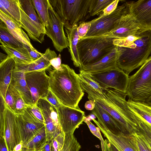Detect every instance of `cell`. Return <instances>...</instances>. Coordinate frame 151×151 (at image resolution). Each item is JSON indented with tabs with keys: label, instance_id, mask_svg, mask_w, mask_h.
<instances>
[{
	"label": "cell",
	"instance_id": "7",
	"mask_svg": "<svg viewBox=\"0 0 151 151\" xmlns=\"http://www.w3.org/2000/svg\"><path fill=\"white\" fill-rule=\"evenodd\" d=\"M129 9L128 2L118 6L111 14L107 15L101 14L98 17L88 22L91 25L83 38L101 36L108 33L118 25L122 17Z\"/></svg>",
	"mask_w": 151,
	"mask_h": 151
},
{
	"label": "cell",
	"instance_id": "14",
	"mask_svg": "<svg viewBox=\"0 0 151 151\" xmlns=\"http://www.w3.org/2000/svg\"><path fill=\"white\" fill-rule=\"evenodd\" d=\"M21 141L23 146L44 126L26 109L21 114H16Z\"/></svg>",
	"mask_w": 151,
	"mask_h": 151
},
{
	"label": "cell",
	"instance_id": "27",
	"mask_svg": "<svg viewBox=\"0 0 151 151\" xmlns=\"http://www.w3.org/2000/svg\"><path fill=\"white\" fill-rule=\"evenodd\" d=\"M131 109L142 120L151 126V106L145 102L127 101Z\"/></svg>",
	"mask_w": 151,
	"mask_h": 151
},
{
	"label": "cell",
	"instance_id": "12",
	"mask_svg": "<svg viewBox=\"0 0 151 151\" xmlns=\"http://www.w3.org/2000/svg\"><path fill=\"white\" fill-rule=\"evenodd\" d=\"M45 70L25 73L26 81L31 92L33 104L44 98L50 90L49 78Z\"/></svg>",
	"mask_w": 151,
	"mask_h": 151
},
{
	"label": "cell",
	"instance_id": "34",
	"mask_svg": "<svg viewBox=\"0 0 151 151\" xmlns=\"http://www.w3.org/2000/svg\"><path fill=\"white\" fill-rule=\"evenodd\" d=\"M114 0H90L89 13L90 16H93L103 11Z\"/></svg>",
	"mask_w": 151,
	"mask_h": 151
},
{
	"label": "cell",
	"instance_id": "26",
	"mask_svg": "<svg viewBox=\"0 0 151 151\" xmlns=\"http://www.w3.org/2000/svg\"><path fill=\"white\" fill-rule=\"evenodd\" d=\"M0 46L8 56L14 59L16 64H27L34 61L25 45L24 47L14 48L1 44Z\"/></svg>",
	"mask_w": 151,
	"mask_h": 151
},
{
	"label": "cell",
	"instance_id": "36",
	"mask_svg": "<svg viewBox=\"0 0 151 151\" xmlns=\"http://www.w3.org/2000/svg\"><path fill=\"white\" fill-rule=\"evenodd\" d=\"M81 146L73 134L65 135L63 147L60 151H79Z\"/></svg>",
	"mask_w": 151,
	"mask_h": 151
},
{
	"label": "cell",
	"instance_id": "10",
	"mask_svg": "<svg viewBox=\"0 0 151 151\" xmlns=\"http://www.w3.org/2000/svg\"><path fill=\"white\" fill-rule=\"evenodd\" d=\"M48 12L49 20L48 25L45 27L46 35L52 40L55 49L61 52L68 47V40L64 30V23L49 1Z\"/></svg>",
	"mask_w": 151,
	"mask_h": 151
},
{
	"label": "cell",
	"instance_id": "23",
	"mask_svg": "<svg viewBox=\"0 0 151 151\" xmlns=\"http://www.w3.org/2000/svg\"><path fill=\"white\" fill-rule=\"evenodd\" d=\"M16 66V63L14 59L8 56L0 63V93L4 99Z\"/></svg>",
	"mask_w": 151,
	"mask_h": 151
},
{
	"label": "cell",
	"instance_id": "16",
	"mask_svg": "<svg viewBox=\"0 0 151 151\" xmlns=\"http://www.w3.org/2000/svg\"><path fill=\"white\" fill-rule=\"evenodd\" d=\"M142 30L130 13L129 6L128 10L122 17L117 26L110 32L100 36L114 39L122 38L135 35Z\"/></svg>",
	"mask_w": 151,
	"mask_h": 151
},
{
	"label": "cell",
	"instance_id": "31",
	"mask_svg": "<svg viewBox=\"0 0 151 151\" xmlns=\"http://www.w3.org/2000/svg\"><path fill=\"white\" fill-rule=\"evenodd\" d=\"M32 1L38 17L45 27H47L49 20L48 0H32Z\"/></svg>",
	"mask_w": 151,
	"mask_h": 151
},
{
	"label": "cell",
	"instance_id": "54",
	"mask_svg": "<svg viewBox=\"0 0 151 151\" xmlns=\"http://www.w3.org/2000/svg\"><path fill=\"white\" fill-rule=\"evenodd\" d=\"M145 103L151 106V96L146 101Z\"/></svg>",
	"mask_w": 151,
	"mask_h": 151
},
{
	"label": "cell",
	"instance_id": "17",
	"mask_svg": "<svg viewBox=\"0 0 151 151\" xmlns=\"http://www.w3.org/2000/svg\"><path fill=\"white\" fill-rule=\"evenodd\" d=\"M21 20L20 26L27 32L33 40L42 43L46 33L45 27L31 19L23 10L20 6Z\"/></svg>",
	"mask_w": 151,
	"mask_h": 151
},
{
	"label": "cell",
	"instance_id": "9",
	"mask_svg": "<svg viewBox=\"0 0 151 151\" xmlns=\"http://www.w3.org/2000/svg\"><path fill=\"white\" fill-rule=\"evenodd\" d=\"M0 137L4 138L8 151H13L22 141L16 114L6 104L4 117L0 119Z\"/></svg>",
	"mask_w": 151,
	"mask_h": 151
},
{
	"label": "cell",
	"instance_id": "45",
	"mask_svg": "<svg viewBox=\"0 0 151 151\" xmlns=\"http://www.w3.org/2000/svg\"><path fill=\"white\" fill-rule=\"evenodd\" d=\"M119 1V0H114L104 9L101 14L103 15H107L111 14L116 8Z\"/></svg>",
	"mask_w": 151,
	"mask_h": 151
},
{
	"label": "cell",
	"instance_id": "49",
	"mask_svg": "<svg viewBox=\"0 0 151 151\" xmlns=\"http://www.w3.org/2000/svg\"><path fill=\"white\" fill-rule=\"evenodd\" d=\"M95 105V102L94 101L89 100L85 103L84 107L86 110L92 111L94 108Z\"/></svg>",
	"mask_w": 151,
	"mask_h": 151
},
{
	"label": "cell",
	"instance_id": "19",
	"mask_svg": "<svg viewBox=\"0 0 151 151\" xmlns=\"http://www.w3.org/2000/svg\"><path fill=\"white\" fill-rule=\"evenodd\" d=\"M118 51L117 47L109 54L98 62L84 66L79 70L88 73L102 72L116 69L117 63Z\"/></svg>",
	"mask_w": 151,
	"mask_h": 151
},
{
	"label": "cell",
	"instance_id": "35",
	"mask_svg": "<svg viewBox=\"0 0 151 151\" xmlns=\"http://www.w3.org/2000/svg\"><path fill=\"white\" fill-rule=\"evenodd\" d=\"M15 102L14 112L16 114H21L25 110L27 105L19 91L10 84Z\"/></svg>",
	"mask_w": 151,
	"mask_h": 151
},
{
	"label": "cell",
	"instance_id": "29",
	"mask_svg": "<svg viewBox=\"0 0 151 151\" xmlns=\"http://www.w3.org/2000/svg\"><path fill=\"white\" fill-rule=\"evenodd\" d=\"M0 4L6 9L10 17L20 25L21 13L19 0H0Z\"/></svg>",
	"mask_w": 151,
	"mask_h": 151
},
{
	"label": "cell",
	"instance_id": "50",
	"mask_svg": "<svg viewBox=\"0 0 151 151\" xmlns=\"http://www.w3.org/2000/svg\"><path fill=\"white\" fill-rule=\"evenodd\" d=\"M0 151H8L5 140L1 137H0Z\"/></svg>",
	"mask_w": 151,
	"mask_h": 151
},
{
	"label": "cell",
	"instance_id": "32",
	"mask_svg": "<svg viewBox=\"0 0 151 151\" xmlns=\"http://www.w3.org/2000/svg\"><path fill=\"white\" fill-rule=\"evenodd\" d=\"M129 141L137 151H151L148 144L136 132L126 134Z\"/></svg>",
	"mask_w": 151,
	"mask_h": 151
},
{
	"label": "cell",
	"instance_id": "37",
	"mask_svg": "<svg viewBox=\"0 0 151 151\" xmlns=\"http://www.w3.org/2000/svg\"><path fill=\"white\" fill-rule=\"evenodd\" d=\"M141 119L136 133L144 138L151 149V126Z\"/></svg>",
	"mask_w": 151,
	"mask_h": 151
},
{
	"label": "cell",
	"instance_id": "48",
	"mask_svg": "<svg viewBox=\"0 0 151 151\" xmlns=\"http://www.w3.org/2000/svg\"><path fill=\"white\" fill-rule=\"evenodd\" d=\"M37 151H55L51 141H47L41 148Z\"/></svg>",
	"mask_w": 151,
	"mask_h": 151
},
{
	"label": "cell",
	"instance_id": "47",
	"mask_svg": "<svg viewBox=\"0 0 151 151\" xmlns=\"http://www.w3.org/2000/svg\"><path fill=\"white\" fill-rule=\"evenodd\" d=\"M51 65L54 69L60 70L62 68L61 56L60 54L58 56L55 58L50 61Z\"/></svg>",
	"mask_w": 151,
	"mask_h": 151
},
{
	"label": "cell",
	"instance_id": "28",
	"mask_svg": "<svg viewBox=\"0 0 151 151\" xmlns=\"http://www.w3.org/2000/svg\"><path fill=\"white\" fill-rule=\"evenodd\" d=\"M0 42L1 44L6 45L14 48L25 47L24 45L17 40L8 31L6 25L1 19Z\"/></svg>",
	"mask_w": 151,
	"mask_h": 151
},
{
	"label": "cell",
	"instance_id": "55",
	"mask_svg": "<svg viewBox=\"0 0 151 151\" xmlns=\"http://www.w3.org/2000/svg\"><path fill=\"white\" fill-rule=\"evenodd\" d=\"M21 151H33L31 150H29L25 148L22 147Z\"/></svg>",
	"mask_w": 151,
	"mask_h": 151
},
{
	"label": "cell",
	"instance_id": "18",
	"mask_svg": "<svg viewBox=\"0 0 151 151\" xmlns=\"http://www.w3.org/2000/svg\"><path fill=\"white\" fill-rule=\"evenodd\" d=\"M94 108L91 111L98 119V122L106 130L115 134L128 133L120 123L111 115L95 102Z\"/></svg>",
	"mask_w": 151,
	"mask_h": 151
},
{
	"label": "cell",
	"instance_id": "21",
	"mask_svg": "<svg viewBox=\"0 0 151 151\" xmlns=\"http://www.w3.org/2000/svg\"><path fill=\"white\" fill-rule=\"evenodd\" d=\"M93 120L104 137L118 151H137L130 142L126 134L122 133L113 134L104 129L95 119Z\"/></svg>",
	"mask_w": 151,
	"mask_h": 151
},
{
	"label": "cell",
	"instance_id": "33",
	"mask_svg": "<svg viewBox=\"0 0 151 151\" xmlns=\"http://www.w3.org/2000/svg\"><path fill=\"white\" fill-rule=\"evenodd\" d=\"M19 0L21 8L31 19L38 23L44 24L35 12L32 0Z\"/></svg>",
	"mask_w": 151,
	"mask_h": 151
},
{
	"label": "cell",
	"instance_id": "20",
	"mask_svg": "<svg viewBox=\"0 0 151 151\" xmlns=\"http://www.w3.org/2000/svg\"><path fill=\"white\" fill-rule=\"evenodd\" d=\"M58 57L54 51L47 48L42 56L38 59L27 64H16L14 70L24 73L45 70L51 66L50 61Z\"/></svg>",
	"mask_w": 151,
	"mask_h": 151
},
{
	"label": "cell",
	"instance_id": "8",
	"mask_svg": "<svg viewBox=\"0 0 151 151\" xmlns=\"http://www.w3.org/2000/svg\"><path fill=\"white\" fill-rule=\"evenodd\" d=\"M86 73L104 90L111 88L126 93L129 76L118 68L100 73Z\"/></svg>",
	"mask_w": 151,
	"mask_h": 151
},
{
	"label": "cell",
	"instance_id": "4",
	"mask_svg": "<svg viewBox=\"0 0 151 151\" xmlns=\"http://www.w3.org/2000/svg\"><path fill=\"white\" fill-rule=\"evenodd\" d=\"M114 38L103 36L82 38L77 45L81 69L84 66L95 63L110 53L116 46Z\"/></svg>",
	"mask_w": 151,
	"mask_h": 151
},
{
	"label": "cell",
	"instance_id": "38",
	"mask_svg": "<svg viewBox=\"0 0 151 151\" xmlns=\"http://www.w3.org/2000/svg\"><path fill=\"white\" fill-rule=\"evenodd\" d=\"M143 30H142L135 35H130L124 38L114 39L113 44L117 46L127 47L139 37Z\"/></svg>",
	"mask_w": 151,
	"mask_h": 151
},
{
	"label": "cell",
	"instance_id": "5",
	"mask_svg": "<svg viewBox=\"0 0 151 151\" xmlns=\"http://www.w3.org/2000/svg\"><path fill=\"white\" fill-rule=\"evenodd\" d=\"M132 101L145 102L151 96V56L129 76L126 93Z\"/></svg>",
	"mask_w": 151,
	"mask_h": 151
},
{
	"label": "cell",
	"instance_id": "22",
	"mask_svg": "<svg viewBox=\"0 0 151 151\" xmlns=\"http://www.w3.org/2000/svg\"><path fill=\"white\" fill-rule=\"evenodd\" d=\"M64 23L68 40L69 51L70 54L71 59L74 65L80 69L81 65L77 49V45L79 40L77 31L78 25L75 24L71 25L68 22Z\"/></svg>",
	"mask_w": 151,
	"mask_h": 151
},
{
	"label": "cell",
	"instance_id": "40",
	"mask_svg": "<svg viewBox=\"0 0 151 151\" xmlns=\"http://www.w3.org/2000/svg\"><path fill=\"white\" fill-rule=\"evenodd\" d=\"M25 109L35 119L44 124V121L42 111L36 104L27 105Z\"/></svg>",
	"mask_w": 151,
	"mask_h": 151
},
{
	"label": "cell",
	"instance_id": "53",
	"mask_svg": "<svg viewBox=\"0 0 151 151\" xmlns=\"http://www.w3.org/2000/svg\"><path fill=\"white\" fill-rule=\"evenodd\" d=\"M8 57V56L7 55H6L1 52L0 54V63L1 62L6 59Z\"/></svg>",
	"mask_w": 151,
	"mask_h": 151
},
{
	"label": "cell",
	"instance_id": "51",
	"mask_svg": "<svg viewBox=\"0 0 151 151\" xmlns=\"http://www.w3.org/2000/svg\"><path fill=\"white\" fill-rule=\"evenodd\" d=\"M104 144L105 147L104 151H113L111 143L107 139L104 140Z\"/></svg>",
	"mask_w": 151,
	"mask_h": 151
},
{
	"label": "cell",
	"instance_id": "1",
	"mask_svg": "<svg viewBox=\"0 0 151 151\" xmlns=\"http://www.w3.org/2000/svg\"><path fill=\"white\" fill-rule=\"evenodd\" d=\"M83 91L88 94L89 100H93L113 117L128 134L136 132L141 120L131 109L126 98V93L112 88L104 89L100 93L81 80Z\"/></svg>",
	"mask_w": 151,
	"mask_h": 151
},
{
	"label": "cell",
	"instance_id": "30",
	"mask_svg": "<svg viewBox=\"0 0 151 151\" xmlns=\"http://www.w3.org/2000/svg\"><path fill=\"white\" fill-rule=\"evenodd\" d=\"M47 142L45 126L23 147L29 150L37 151Z\"/></svg>",
	"mask_w": 151,
	"mask_h": 151
},
{
	"label": "cell",
	"instance_id": "42",
	"mask_svg": "<svg viewBox=\"0 0 151 151\" xmlns=\"http://www.w3.org/2000/svg\"><path fill=\"white\" fill-rule=\"evenodd\" d=\"M4 100L6 105L14 112L15 102L10 85L7 90Z\"/></svg>",
	"mask_w": 151,
	"mask_h": 151
},
{
	"label": "cell",
	"instance_id": "46",
	"mask_svg": "<svg viewBox=\"0 0 151 151\" xmlns=\"http://www.w3.org/2000/svg\"><path fill=\"white\" fill-rule=\"evenodd\" d=\"M25 45L29 52L30 56L34 61L40 58L43 54V53L38 52L35 48L33 49L26 45Z\"/></svg>",
	"mask_w": 151,
	"mask_h": 151
},
{
	"label": "cell",
	"instance_id": "25",
	"mask_svg": "<svg viewBox=\"0 0 151 151\" xmlns=\"http://www.w3.org/2000/svg\"><path fill=\"white\" fill-rule=\"evenodd\" d=\"M10 84L19 91L27 105L33 104L32 95L26 81L24 72L14 70Z\"/></svg>",
	"mask_w": 151,
	"mask_h": 151
},
{
	"label": "cell",
	"instance_id": "3",
	"mask_svg": "<svg viewBox=\"0 0 151 151\" xmlns=\"http://www.w3.org/2000/svg\"><path fill=\"white\" fill-rule=\"evenodd\" d=\"M117 66L128 75L140 67L151 53V30H143L127 47L117 46Z\"/></svg>",
	"mask_w": 151,
	"mask_h": 151
},
{
	"label": "cell",
	"instance_id": "11",
	"mask_svg": "<svg viewBox=\"0 0 151 151\" xmlns=\"http://www.w3.org/2000/svg\"><path fill=\"white\" fill-rule=\"evenodd\" d=\"M59 125L65 135L72 134L83 124L86 117L85 112L62 105L57 109Z\"/></svg>",
	"mask_w": 151,
	"mask_h": 151
},
{
	"label": "cell",
	"instance_id": "15",
	"mask_svg": "<svg viewBox=\"0 0 151 151\" xmlns=\"http://www.w3.org/2000/svg\"><path fill=\"white\" fill-rule=\"evenodd\" d=\"M129 11L140 28L151 30V0L128 2Z\"/></svg>",
	"mask_w": 151,
	"mask_h": 151
},
{
	"label": "cell",
	"instance_id": "56",
	"mask_svg": "<svg viewBox=\"0 0 151 151\" xmlns=\"http://www.w3.org/2000/svg\"><path fill=\"white\" fill-rule=\"evenodd\" d=\"M111 146L112 148L113 151H118L117 150V149L115 147L113 146L111 144Z\"/></svg>",
	"mask_w": 151,
	"mask_h": 151
},
{
	"label": "cell",
	"instance_id": "13",
	"mask_svg": "<svg viewBox=\"0 0 151 151\" xmlns=\"http://www.w3.org/2000/svg\"><path fill=\"white\" fill-rule=\"evenodd\" d=\"M36 104L42 114L47 141H51L62 131L57 109L43 98L40 99Z\"/></svg>",
	"mask_w": 151,
	"mask_h": 151
},
{
	"label": "cell",
	"instance_id": "52",
	"mask_svg": "<svg viewBox=\"0 0 151 151\" xmlns=\"http://www.w3.org/2000/svg\"><path fill=\"white\" fill-rule=\"evenodd\" d=\"M23 146V143L21 142L19 143L16 145L13 151H21Z\"/></svg>",
	"mask_w": 151,
	"mask_h": 151
},
{
	"label": "cell",
	"instance_id": "24",
	"mask_svg": "<svg viewBox=\"0 0 151 151\" xmlns=\"http://www.w3.org/2000/svg\"><path fill=\"white\" fill-rule=\"evenodd\" d=\"M0 19L6 25L8 31L17 40L32 48L34 49L28 35L22 27L13 19L0 10Z\"/></svg>",
	"mask_w": 151,
	"mask_h": 151
},
{
	"label": "cell",
	"instance_id": "39",
	"mask_svg": "<svg viewBox=\"0 0 151 151\" xmlns=\"http://www.w3.org/2000/svg\"><path fill=\"white\" fill-rule=\"evenodd\" d=\"M88 126L91 132L100 141L102 151H104L105 147L104 140L100 133V130L99 127L95 126L86 117L84 121Z\"/></svg>",
	"mask_w": 151,
	"mask_h": 151
},
{
	"label": "cell",
	"instance_id": "41",
	"mask_svg": "<svg viewBox=\"0 0 151 151\" xmlns=\"http://www.w3.org/2000/svg\"><path fill=\"white\" fill-rule=\"evenodd\" d=\"M65 135L62 131L51 141L55 151H60L61 150L64 145Z\"/></svg>",
	"mask_w": 151,
	"mask_h": 151
},
{
	"label": "cell",
	"instance_id": "43",
	"mask_svg": "<svg viewBox=\"0 0 151 151\" xmlns=\"http://www.w3.org/2000/svg\"><path fill=\"white\" fill-rule=\"evenodd\" d=\"M91 24L88 22L81 23L77 28V31L79 39L84 37L91 27Z\"/></svg>",
	"mask_w": 151,
	"mask_h": 151
},
{
	"label": "cell",
	"instance_id": "6",
	"mask_svg": "<svg viewBox=\"0 0 151 151\" xmlns=\"http://www.w3.org/2000/svg\"><path fill=\"white\" fill-rule=\"evenodd\" d=\"M54 9L64 23L79 25L90 17V0H49Z\"/></svg>",
	"mask_w": 151,
	"mask_h": 151
},
{
	"label": "cell",
	"instance_id": "44",
	"mask_svg": "<svg viewBox=\"0 0 151 151\" xmlns=\"http://www.w3.org/2000/svg\"><path fill=\"white\" fill-rule=\"evenodd\" d=\"M43 99H45L52 105L56 109L61 105L50 89L45 97Z\"/></svg>",
	"mask_w": 151,
	"mask_h": 151
},
{
	"label": "cell",
	"instance_id": "2",
	"mask_svg": "<svg viewBox=\"0 0 151 151\" xmlns=\"http://www.w3.org/2000/svg\"><path fill=\"white\" fill-rule=\"evenodd\" d=\"M62 69L49 72L50 89L60 103L75 109L84 94L78 75L68 65L62 64Z\"/></svg>",
	"mask_w": 151,
	"mask_h": 151
}]
</instances>
